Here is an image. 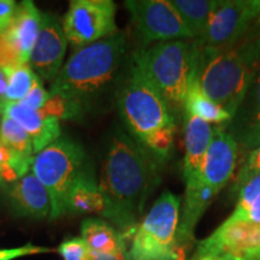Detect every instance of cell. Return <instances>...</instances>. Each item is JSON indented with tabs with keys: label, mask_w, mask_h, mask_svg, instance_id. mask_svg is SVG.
<instances>
[{
	"label": "cell",
	"mask_w": 260,
	"mask_h": 260,
	"mask_svg": "<svg viewBox=\"0 0 260 260\" xmlns=\"http://www.w3.org/2000/svg\"><path fill=\"white\" fill-rule=\"evenodd\" d=\"M234 218H246L254 223L260 224V195L251 204L248 210L241 217H234Z\"/></svg>",
	"instance_id": "33"
},
{
	"label": "cell",
	"mask_w": 260,
	"mask_h": 260,
	"mask_svg": "<svg viewBox=\"0 0 260 260\" xmlns=\"http://www.w3.org/2000/svg\"><path fill=\"white\" fill-rule=\"evenodd\" d=\"M3 115L10 117L27 133L31 139L35 154L61 136L60 121L57 117L30 110L22 104H9Z\"/></svg>",
	"instance_id": "17"
},
{
	"label": "cell",
	"mask_w": 260,
	"mask_h": 260,
	"mask_svg": "<svg viewBox=\"0 0 260 260\" xmlns=\"http://www.w3.org/2000/svg\"><path fill=\"white\" fill-rule=\"evenodd\" d=\"M157 180L154 158L132 135L117 128L107 145L98 183L105 199L102 217L125 240L134 236Z\"/></svg>",
	"instance_id": "1"
},
{
	"label": "cell",
	"mask_w": 260,
	"mask_h": 260,
	"mask_svg": "<svg viewBox=\"0 0 260 260\" xmlns=\"http://www.w3.org/2000/svg\"><path fill=\"white\" fill-rule=\"evenodd\" d=\"M260 195V174L252 177L241 188L237 194L236 207L232 213V217H241L248 210L251 204Z\"/></svg>",
	"instance_id": "27"
},
{
	"label": "cell",
	"mask_w": 260,
	"mask_h": 260,
	"mask_svg": "<svg viewBox=\"0 0 260 260\" xmlns=\"http://www.w3.org/2000/svg\"><path fill=\"white\" fill-rule=\"evenodd\" d=\"M260 18V0H218L200 46H223L241 38Z\"/></svg>",
	"instance_id": "11"
},
{
	"label": "cell",
	"mask_w": 260,
	"mask_h": 260,
	"mask_svg": "<svg viewBox=\"0 0 260 260\" xmlns=\"http://www.w3.org/2000/svg\"><path fill=\"white\" fill-rule=\"evenodd\" d=\"M17 4L14 0H0V34L11 23Z\"/></svg>",
	"instance_id": "31"
},
{
	"label": "cell",
	"mask_w": 260,
	"mask_h": 260,
	"mask_svg": "<svg viewBox=\"0 0 260 260\" xmlns=\"http://www.w3.org/2000/svg\"><path fill=\"white\" fill-rule=\"evenodd\" d=\"M217 191L204 181L194 186H186L183 199V212L178 222L176 243L180 255L183 258L184 252L194 240V230L207 207L212 204Z\"/></svg>",
	"instance_id": "18"
},
{
	"label": "cell",
	"mask_w": 260,
	"mask_h": 260,
	"mask_svg": "<svg viewBox=\"0 0 260 260\" xmlns=\"http://www.w3.org/2000/svg\"><path fill=\"white\" fill-rule=\"evenodd\" d=\"M38 75L28 64L17 65L8 69V88H6V105L18 104L24 99L34 84Z\"/></svg>",
	"instance_id": "25"
},
{
	"label": "cell",
	"mask_w": 260,
	"mask_h": 260,
	"mask_svg": "<svg viewBox=\"0 0 260 260\" xmlns=\"http://www.w3.org/2000/svg\"><path fill=\"white\" fill-rule=\"evenodd\" d=\"M237 153L239 145L235 139L223 126H214L201 169L204 183L219 193L233 177Z\"/></svg>",
	"instance_id": "14"
},
{
	"label": "cell",
	"mask_w": 260,
	"mask_h": 260,
	"mask_svg": "<svg viewBox=\"0 0 260 260\" xmlns=\"http://www.w3.org/2000/svg\"><path fill=\"white\" fill-rule=\"evenodd\" d=\"M197 44V41H195ZM260 54V18L241 38L223 46L197 44L194 73L203 92L234 117Z\"/></svg>",
	"instance_id": "2"
},
{
	"label": "cell",
	"mask_w": 260,
	"mask_h": 260,
	"mask_svg": "<svg viewBox=\"0 0 260 260\" xmlns=\"http://www.w3.org/2000/svg\"><path fill=\"white\" fill-rule=\"evenodd\" d=\"M191 260H222L216 258V256H211V255H193V259Z\"/></svg>",
	"instance_id": "36"
},
{
	"label": "cell",
	"mask_w": 260,
	"mask_h": 260,
	"mask_svg": "<svg viewBox=\"0 0 260 260\" xmlns=\"http://www.w3.org/2000/svg\"><path fill=\"white\" fill-rule=\"evenodd\" d=\"M68 40L61 22L54 15L42 12L39 34L28 65L45 81H53L64 65Z\"/></svg>",
	"instance_id": "13"
},
{
	"label": "cell",
	"mask_w": 260,
	"mask_h": 260,
	"mask_svg": "<svg viewBox=\"0 0 260 260\" xmlns=\"http://www.w3.org/2000/svg\"><path fill=\"white\" fill-rule=\"evenodd\" d=\"M239 148L243 149H254L260 146V126L249 130L245 135L237 140Z\"/></svg>",
	"instance_id": "32"
},
{
	"label": "cell",
	"mask_w": 260,
	"mask_h": 260,
	"mask_svg": "<svg viewBox=\"0 0 260 260\" xmlns=\"http://www.w3.org/2000/svg\"><path fill=\"white\" fill-rule=\"evenodd\" d=\"M126 48L128 41L122 31L79 48L52 81L48 93L76 104L84 112L115 84Z\"/></svg>",
	"instance_id": "3"
},
{
	"label": "cell",
	"mask_w": 260,
	"mask_h": 260,
	"mask_svg": "<svg viewBox=\"0 0 260 260\" xmlns=\"http://www.w3.org/2000/svg\"><path fill=\"white\" fill-rule=\"evenodd\" d=\"M213 128L210 123L191 115H184V146L186 154L183 162V178L186 186L203 182V162L209 148Z\"/></svg>",
	"instance_id": "16"
},
{
	"label": "cell",
	"mask_w": 260,
	"mask_h": 260,
	"mask_svg": "<svg viewBox=\"0 0 260 260\" xmlns=\"http://www.w3.org/2000/svg\"><path fill=\"white\" fill-rule=\"evenodd\" d=\"M117 106L130 135L154 159H167L176 121L160 94L133 61L117 88Z\"/></svg>",
	"instance_id": "4"
},
{
	"label": "cell",
	"mask_w": 260,
	"mask_h": 260,
	"mask_svg": "<svg viewBox=\"0 0 260 260\" xmlns=\"http://www.w3.org/2000/svg\"><path fill=\"white\" fill-rule=\"evenodd\" d=\"M41 15L31 0L17 5L11 23L0 34V67L9 69L29 63L40 29Z\"/></svg>",
	"instance_id": "12"
},
{
	"label": "cell",
	"mask_w": 260,
	"mask_h": 260,
	"mask_svg": "<svg viewBox=\"0 0 260 260\" xmlns=\"http://www.w3.org/2000/svg\"><path fill=\"white\" fill-rule=\"evenodd\" d=\"M50 252H52V249L47 248V247L34 246L31 243H29V245L15 247V248H2L0 249V260H14L17 258H22V256L41 254V253Z\"/></svg>",
	"instance_id": "30"
},
{
	"label": "cell",
	"mask_w": 260,
	"mask_h": 260,
	"mask_svg": "<svg viewBox=\"0 0 260 260\" xmlns=\"http://www.w3.org/2000/svg\"><path fill=\"white\" fill-rule=\"evenodd\" d=\"M105 210V199L100 190L99 183L89 170L83 171L71 187L68 197V212L98 213Z\"/></svg>",
	"instance_id": "21"
},
{
	"label": "cell",
	"mask_w": 260,
	"mask_h": 260,
	"mask_svg": "<svg viewBox=\"0 0 260 260\" xmlns=\"http://www.w3.org/2000/svg\"><path fill=\"white\" fill-rule=\"evenodd\" d=\"M6 200L10 210L18 217L34 219L50 217V194L31 171L9 184Z\"/></svg>",
	"instance_id": "15"
},
{
	"label": "cell",
	"mask_w": 260,
	"mask_h": 260,
	"mask_svg": "<svg viewBox=\"0 0 260 260\" xmlns=\"http://www.w3.org/2000/svg\"><path fill=\"white\" fill-rule=\"evenodd\" d=\"M0 141L10 153V168L17 178H21L31 170L35 153L31 139L15 121L3 115L0 121Z\"/></svg>",
	"instance_id": "19"
},
{
	"label": "cell",
	"mask_w": 260,
	"mask_h": 260,
	"mask_svg": "<svg viewBox=\"0 0 260 260\" xmlns=\"http://www.w3.org/2000/svg\"><path fill=\"white\" fill-rule=\"evenodd\" d=\"M6 88H8V69L0 67V105L3 106V109H5L6 106Z\"/></svg>",
	"instance_id": "34"
},
{
	"label": "cell",
	"mask_w": 260,
	"mask_h": 260,
	"mask_svg": "<svg viewBox=\"0 0 260 260\" xmlns=\"http://www.w3.org/2000/svg\"><path fill=\"white\" fill-rule=\"evenodd\" d=\"M224 129L237 141L249 130L260 126V54L247 92L233 119Z\"/></svg>",
	"instance_id": "20"
},
{
	"label": "cell",
	"mask_w": 260,
	"mask_h": 260,
	"mask_svg": "<svg viewBox=\"0 0 260 260\" xmlns=\"http://www.w3.org/2000/svg\"><path fill=\"white\" fill-rule=\"evenodd\" d=\"M195 52V40H171L140 48L133 54V63L160 94L176 122L184 116Z\"/></svg>",
	"instance_id": "5"
},
{
	"label": "cell",
	"mask_w": 260,
	"mask_h": 260,
	"mask_svg": "<svg viewBox=\"0 0 260 260\" xmlns=\"http://www.w3.org/2000/svg\"><path fill=\"white\" fill-rule=\"evenodd\" d=\"M86 170L83 148L74 140L63 136L35 154L30 171L50 194V219H58L68 213L71 187Z\"/></svg>",
	"instance_id": "6"
},
{
	"label": "cell",
	"mask_w": 260,
	"mask_h": 260,
	"mask_svg": "<svg viewBox=\"0 0 260 260\" xmlns=\"http://www.w3.org/2000/svg\"><path fill=\"white\" fill-rule=\"evenodd\" d=\"M48 99H50V93H48V90L45 89L44 83H42L40 77H38L30 90L24 96V99L18 104H22V105L30 110L40 111L46 105Z\"/></svg>",
	"instance_id": "29"
},
{
	"label": "cell",
	"mask_w": 260,
	"mask_h": 260,
	"mask_svg": "<svg viewBox=\"0 0 260 260\" xmlns=\"http://www.w3.org/2000/svg\"><path fill=\"white\" fill-rule=\"evenodd\" d=\"M141 48L152 42L194 40L170 0H126Z\"/></svg>",
	"instance_id": "8"
},
{
	"label": "cell",
	"mask_w": 260,
	"mask_h": 260,
	"mask_svg": "<svg viewBox=\"0 0 260 260\" xmlns=\"http://www.w3.org/2000/svg\"><path fill=\"white\" fill-rule=\"evenodd\" d=\"M260 174V146L249 152L248 155L245 158V161L242 162L241 168L239 169L235 181H234L233 193L239 194L241 188L254 177L255 175Z\"/></svg>",
	"instance_id": "26"
},
{
	"label": "cell",
	"mask_w": 260,
	"mask_h": 260,
	"mask_svg": "<svg viewBox=\"0 0 260 260\" xmlns=\"http://www.w3.org/2000/svg\"><path fill=\"white\" fill-rule=\"evenodd\" d=\"M184 115L195 116L207 123H216L219 125H225L233 119L232 115L203 92L194 70L184 100Z\"/></svg>",
	"instance_id": "23"
},
{
	"label": "cell",
	"mask_w": 260,
	"mask_h": 260,
	"mask_svg": "<svg viewBox=\"0 0 260 260\" xmlns=\"http://www.w3.org/2000/svg\"><path fill=\"white\" fill-rule=\"evenodd\" d=\"M194 255L222 260H260V224L230 216L216 232L198 243Z\"/></svg>",
	"instance_id": "10"
},
{
	"label": "cell",
	"mask_w": 260,
	"mask_h": 260,
	"mask_svg": "<svg viewBox=\"0 0 260 260\" xmlns=\"http://www.w3.org/2000/svg\"><path fill=\"white\" fill-rule=\"evenodd\" d=\"M81 237L92 252L112 254L126 251L125 239L122 234L104 219H84L81 224Z\"/></svg>",
	"instance_id": "22"
},
{
	"label": "cell",
	"mask_w": 260,
	"mask_h": 260,
	"mask_svg": "<svg viewBox=\"0 0 260 260\" xmlns=\"http://www.w3.org/2000/svg\"><path fill=\"white\" fill-rule=\"evenodd\" d=\"M116 4L111 0H73L61 25L75 48L87 46L118 32Z\"/></svg>",
	"instance_id": "9"
},
{
	"label": "cell",
	"mask_w": 260,
	"mask_h": 260,
	"mask_svg": "<svg viewBox=\"0 0 260 260\" xmlns=\"http://www.w3.org/2000/svg\"><path fill=\"white\" fill-rule=\"evenodd\" d=\"M90 260H126V251L112 253V254H102L90 251Z\"/></svg>",
	"instance_id": "35"
},
{
	"label": "cell",
	"mask_w": 260,
	"mask_h": 260,
	"mask_svg": "<svg viewBox=\"0 0 260 260\" xmlns=\"http://www.w3.org/2000/svg\"><path fill=\"white\" fill-rule=\"evenodd\" d=\"M63 260H90V249L82 237H70L58 246Z\"/></svg>",
	"instance_id": "28"
},
{
	"label": "cell",
	"mask_w": 260,
	"mask_h": 260,
	"mask_svg": "<svg viewBox=\"0 0 260 260\" xmlns=\"http://www.w3.org/2000/svg\"><path fill=\"white\" fill-rule=\"evenodd\" d=\"M181 199L164 191L133 236L126 260H182L176 234L180 222Z\"/></svg>",
	"instance_id": "7"
},
{
	"label": "cell",
	"mask_w": 260,
	"mask_h": 260,
	"mask_svg": "<svg viewBox=\"0 0 260 260\" xmlns=\"http://www.w3.org/2000/svg\"><path fill=\"white\" fill-rule=\"evenodd\" d=\"M194 40L199 41L209 27L216 0H170Z\"/></svg>",
	"instance_id": "24"
}]
</instances>
